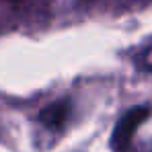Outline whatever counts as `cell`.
I'll return each mask as SVG.
<instances>
[{
	"label": "cell",
	"instance_id": "3",
	"mask_svg": "<svg viewBox=\"0 0 152 152\" xmlns=\"http://www.w3.org/2000/svg\"><path fill=\"white\" fill-rule=\"evenodd\" d=\"M138 66H140L142 70L152 72V45H150V48H146V50L138 56Z\"/></svg>",
	"mask_w": 152,
	"mask_h": 152
},
{
	"label": "cell",
	"instance_id": "4",
	"mask_svg": "<svg viewBox=\"0 0 152 152\" xmlns=\"http://www.w3.org/2000/svg\"><path fill=\"white\" fill-rule=\"evenodd\" d=\"M6 2H15V0H6Z\"/></svg>",
	"mask_w": 152,
	"mask_h": 152
},
{
	"label": "cell",
	"instance_id": "1",
	"mask_svg": "<svg viewBox=\"0 0 152 152\" xmlns=\"http://www.w3.org/2000/svg\"><path fill=\"white\" fill-rule=\"evenodd\" d=\"M148 117H150V109L146 105H138L126 111L113 127V136H111L113 152H142L136 146V136H138L140 126Z\"/></svg>",
	"mask_w": 152,
	"mask_h": 152
},
{
	"label": "cell",
	"instance_id": "2",
	"mask_svg": "<svg viewBox=\"0 0 152 152\" xmlns=\"http://www.w3.org/2000/svg\"><path fill=\"white\" fill-rule=\"evenodd\" d=\"M70 111H72L70 99H58V101L50 103L48 107H43L39 111V124L43 127H48V129L60 132L66 126V121L70 117Z\"/></svg>",
	"mask_w": 152,
	"mask_h": 152
}]
</instances>
